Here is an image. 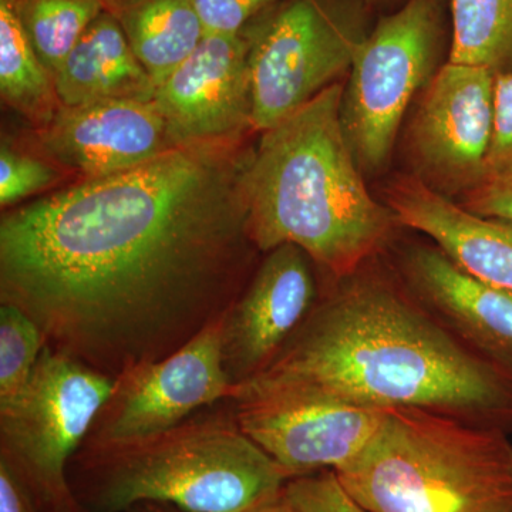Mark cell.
<instances>
[{"label": "cell", "mask_w": 512, "mask_h": 512, "mask_svg": "<svg viewBox=\"0 0 512 512\" xmlns=\"http://www.w3.org/2000/svg\"><path fill=\"white\" fill-rule=\"evenodd\" d=\"M249 151L178 146L6 210L0 303L114 379L173 355L231 308L264 255L249 235Z\"/></svg>", "instance_id": "1"}, {"label": "cell", "mask_w": 512, "mask_h": 512, "mask_svg": "<svg viewBox=\"0 0 512 512\" xmlns=\"http://www.w3.org/2000/svg\"><path fill=\"white\" fill-rule=\"evenodd\" d=\"M370 262L319 296L258 376L375 409H420L512 433V370L468 348ZM256 377V376H255Z\"/></svg>", "instance_id": "2"}, {"label": "cell", "mask_w": 512, "mask_h": 512, "mask_svg": "<svg viewBox=\"0 0 512 512\" xmlns=\"http://www.w3.org/2000/svg\"><path fill=\"white\" fill-rule=\"evenodd\" d=\"M343 84L258 134L244 173L249 235L266 254L301 248L332 279L376 259L400 227L370 195L343 131Z\"/></svg>", "instance_id": "3"}, {"label": "cell", "mask_w": 512, "mask_h": 512, "mask_svg": "<svg viewBox=\"0 0 512 512\" xmlns=\"http://www.w3.org/2000/svg\"><path fill=\"white\" fill-rule=\"evenodd\" d=\"M74 458L94 512L146 503L184 512H244L284 494L293 478L231 412H198L143 439L82 446Z\"/></svg>", "instance_id": "4"}, {"label": "cell", "mask_w": 512, "mask_h": 512, "mask_svg": "<svg viewBox=\"0 0 512 512\" xmlns=\"http://www.w3.org/2000/svg\"><path fill=\"white\" fill-rule=\"evenodd\" d=\"M336 474L369 512H512L510 434L426 410H386Z\"/></svg>", "instance_id": "5"}, {"label": "cell", "mask_w": 512, "mask_h": 512, "mask_svg": "<svg viewBox=\"0 0 512 512\" xmlns=\"http://www.w3.org/2000/svg\"><path fill=\"white\" fill-rule=\"evenodd\" d=\"M114 384L46 346L22 392L0 406V457L29 485L40 511L86 512L67 470Z\"/></svg>", "instance_id": "6"}, {"label": "cell", "mask_w": 512, "mask_h": 512, "mask_svg": "<svg viewBox=\"0 0 512 512\" xmlns=\"http://www.w3.org/2000/svg\"><path fill=\"white\" fill-rule=\"evenodd\" d=\"M244 32L255 134L339 83L367 36L348 0H279Z\"/></svg>", "instance_id": "7"}, {"label": "cell", "mask_w": 512, "mask_h": 512, "mask_svg": "<svg viewBox=\"0 0 512 512\" xmlns=\"http://www.w3.org/2000/svg\"><path fill=\"white\" fill-rule=\"evenodd\" d=\"M443 39V0H407L357 49L340 117L362 173H379L389 163L404 114L436 74Z\"/></svg>", "instance_id": "8"}, {"label": "cell", "mask_w": 512, "mask_h": 512, "mask_svg": "<svg viewBox=\"0 0 512 512\" xmlns=\"http://www.w3.org/2000/svg\"><path fill=\"white\" fill-rule=\"evenodd\" d=\"M228 402L241 430L293 477L346 466L386 416L312 384L269 376L239 384Z\"/></svg>", "instance_id": "9"}, {"label": "cell", "mask_w": 512, "mask_h": 512, "mask_svg": "<svg viewBox=\"0 0 512 512\" xmlns=\"http://www.w3.org/2000/svg\"><path fill=\"white\" fill-rule=\"evenodd\" d=\"M224 315L173 355L130 367L117 376L113 393L82 446L153 436L231 399L235 387L222 366Z\"/></svg>", "instance_id": "10"}, {"label": "cell", "mask_w": 512, "mask_h": 512, "mask_svg": "<svg viewBox=\"0 0 512 512\" xmlns=\"http://www.w3.org/2000/svg\"><path fill=\"white\" fill-rule=\"evenodd\" d=\"M495 73L448 62L427 84L410 126V150L424 177L448 190L483 184L494 126Z\"/></svg>", "instance_id": "11"}, {"label": "cell", "mask_w": 512, "mask_h": 512, "mask_svg": "<svg viewBox=\"0 0 512 512\" xmlns=\"http://www.w3.org/2000/svg\"><path fill=\"white\" fill-rule=\"evenodd\" d=\"M249 40L208 35L158 84L154 104L177 146L247 140L252 127Z\"/></svg>", "instance_id": "12"}, {"label": "cell", "mask_w": 512, "mask_h": 512, "mask_svg": "<svg viewBox=\"0 0 512 512\" xmlns=\"http://www.w3.org/2000/svg\"><path fill=\"white\" fill-rule=\"evenodd\" d=\"M313 266L291 244L264 254L222 320V366L232 386L264 372L308 318L319 298Z\"/></svg>", "instance_id": "13"}, {"label": "cell", "mask_w": 512, "mask_h": 512, "mask_svg": "<svg viewBox=\"0 0 512 512\" xmlns=\"http://www.w3.org/2000/svg\"><path fill=\"white\" fill-rule=\"evenodd\" d=\"M35 136L37 151L77 181L123 173L178 147L153 100L62 104Z\"/></svg>", "instance_id": "14"}, {"label": "cell", "mask_w": 512, "mask_h": 512, "mask_svg": "<svg viewBox=\"0 0 512 512\" xmlns=\"http://www.w3.org/2000/svg\"><path fill=\"white\" fill-rule=\"evenodd\" d=\"M397 278L468 348L512 370V293L468 274L437 245L404 249Z\"/></svg>", "instance_id": "15"}, {"label": "cell", "mask_w": 512, "mask_h": 512, "mask_svg": "<svg viewBox=\"0 0 512 512\" xmlns=\"http://www.w3.org/2000/svg\"><path fill=\"white\" fill-rule=\"evenodd\" d=\"M387 207L400 227L433 241L468 274L512 293V224L481 217L417 178L390 185Z\"/></svg>", "instance_id": "16"}, {"label": "cell", "mask_w": 512, "mask_h": 512, "mask_svg": "<svg viewBox=\"0 0 512 512\" xmlns=\"http://www.w3.org/2000/svg\"><path fill=\"white\" fill-rule=\"evenodd\" d=\"M55 87L66 107L110 100L151 101L156 94V84L134 55L119 20L107 10L64 60Z\"/></svg>", "instance_id": "17"}, {"label": "cell", "mask_w": 512, "mask_h": 512, "mask_svg": "<svg viewBox=\"0 0 512 512\" xmlns=\"http://www.w3.org/2000/svg\"><path fill=\"white\" fill-rule=\"evenodd\" d=\"M116 18L156 89L207 36L195 0H138Z\"/></svg>", "instance_id": "18"}, {"label": "cell", "mask_w": 512, "mask_h": 512, "mask_svg": "<svg viewBox=\"0 0 512 512\" xmlns=\"http://www.w3.org/2000/svg\"><path fill=\"white\" fill-rule=\"evenodd\" d=\"M0 96L33 131L49 126L62 106L55 80L29 45L12 0H0Z\"/></svg>", "instance_id": "19"}, {"label": "cell", "mask_w": 512, "mask_h": 512, "mask_svg": "<svg viewBox=\"0 0 512 512\" xmlns=\"http://www.w3.org/2000/svg\"><path fill=\"white\" fill-rule=\"evenodd\" d=\"M451 63L512 72V0H451Z\"/></svg>", "instance_id": "20"}, {"label": "cell", "mask_w": 512, "mask_h": 512, "mask_svg": "<svg viewBox=\"0 0 512 512\" xmlns=\"http://www.w3.org/2000/svg\"><path fill=\"white\" fill-rule=\"evenodd\" d=\"M37 59L55 80L60 67L104 12L101 0H12Z\"/></svg>", "instance_id": "21"}, {"label": "cell", "mask_w": 512, "mask_h": 512, "mask_svg": "<svg viewBox=\"0 0 512 512\" xmlns=\"http://www.w3.org/2000/svg\"><path fill=\"white\" fill-rule=\"evenodd\" d=\"M47 346L35 320L8 303H0V406L28 384Z\"/></svg>", "instance_id": "22"}, {"label": "cell", "mask_w": 512, "mask_h": 512, "mask_svg": "<svg viewBox=\"0 0 512 512\" xmlns=\"http://www.w3.org/2000/svg\"><path fill=\"white\" fill-rule=\"evenodd\" d=\"M66 171L40 151L22 150L3 138L0 147V207H18L35 200L62 183Z\"/></svg>", "instance_id": "23"}, {"label": "cell", "mask_w": 512, "mask_h": 512, "mask_svg": "<svg viewBox=\"0 0 512 512\" xmlns=\"http://www.w3.org/2000/svg\"><path fill=\"white\" fill-rule=\"evenodd\" d=\"M284 497L296 512H369L349 493L335 470L291 478Z\"/></svg>", "instance_id": "24"}, {"label": "cell", "mask_w": 512, "mask_h": 512, "mask_svg": "<svg viewBox=\"0 0 512 512\" xmlns=\"http://www.w3.org/2000/svg\"><path fill=\"white\" fill-rule=\"evenodd\" d=\"M504 175H512V72L495 74L493 137L485 164V180Z\"/></svg>", "instance_id": "25"}, {"label": "cell", "mask_w": 512, "mask_h": 512, "mask_svg": "<svg viewBox=\"0 0 512 512\" xmlns=\"http://www.w3.org/2000/svg\"><path fill=\"white\" fill-rule=\"evenodd\" d=\"M279 0H195L205 35H238Z\"/></svg>", "instance_id": "26"}, {"label": "cell", "mask_w": 512, "mask_h": 512, "mask_svg": "<svg viewBox=\"0 0 512 512\" xmlns=\"http://www.w3.org/2000/svg\"><path fill=\"white\" fill-rule=\"evenodd\" d=\"M466 210L512 224V175L490 178L467 192Z\"/></svg>", "instance_id": "27"}, {"label": "cell", "mask_w": 512, "mask_h": 512, "mask_svg": "<svg viewBox=\"0 0 512 512\" xmlns=\"http://www.w3.org/2000/svg\"><path fill=\"white\" fill-rule=\"evenodd\" d=\"M0 512H40L35 495L5 458L0 457Z\"/></svg>", "instance_id": "28"}, {"label": "cell", "mask_w": 512, "mask_h": 512, "mask_svg": "<svg viewBox=\"0 0 512 512\" xmlns=\"http://www.w3.org/2000/svg\"><path fill=\"white\" fill-rule=\"evenodd\" d=\"M244 512H296L293 510L291 505H289L288 501L285 500L284 494L279 495L278 498H274V500L268 501V503H264L261 505H256L254 508H249V510Z\"/></svg>", "instance_id": "29"}, {"label": "cell", "mask_w": 512, "mask_h": 512, "mask_svg": "<svg viewBox=\"0 0 512 512\" xmlns=\"http://www.w3.org/2000/svg\"><path fill=\"white\" fill-rule=\"evenodd\" d=\"M138 0H101L104 9L110 12L111 15L119 16L121 12L133 6Z\"/></svg>", "instance_id": "30"}, {"label": "cell", "mask_w": 512, "mask_h": 512, "mask_svg": "<svg viewBox=\"0 0 512 512\" xmlns=\"http://www.w3.org/2000/svg\"><path fill=\"white\" fill-rule=\"evenodd\" d=\"M144 512H171V511H167V510H164V508L158 507V505L156 503H146V504H144Z\"/></svg>", "instance_id": "31"}, {"label": "cell", "mask_w": 512, "mask_h": 512, "mask_svg": "<svg viewBox=\"0 0 512 512\" xmlns=\"http://www.w3.org/2000/svg\"><path fill=\"white\" fill-rule=\"evenodd\" d=\"M369 2H376V0H369Z\"/></svg>", "instance_id": "32"}]
</instances>
